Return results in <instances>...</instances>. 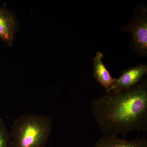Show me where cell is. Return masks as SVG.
Segmentation results:
<instances>
[{
	"mask_svg": "<svg viewBox=\"0 0 147 147\" xmlns=\"http://www.w3.org/2000/svg\"><path fill=\"white\" fill-rule=\"evenodd\" d=\"M92 113L103 135L125 139L129 132L147 130V79L127 90L106 92L91 102Z\"/></svg>",
	"mask_w": 147,
	"mask_h": 147,
	"instance_id": "6da1fadb",
	"label": "cell"
},
{
	"mask_svg": "<svg viewBox=\"0 0 147 147\" xmlns=\"http://www.w3.org/2000/svg\"><path fill=\"white\" fill-rule=\"evenodd\" d=\"M50 116L24 114L12 121L11 147H46L52 131Z\"/></svg>",
	"mask_w": 147,
	"mask_h": 147,
	"instance_id": "7a4b0ae2",
	"label": "cell"
},
{
	"mask_svg": "<svg viewBox=\"0 0 147 147\" xmlns=\"http://www.w3.org/2000/svg\"><path fill=\"white\" fill-rule=\"evenodd\" d=\"M131 35L129 47L141 57L147 54V10L145 5H140L134 9L128 24L122 28Z\"/></svg>",
	"mask_w": 147,
	"mask_h": 147,
	"instance_id": "3957f363",
	"label": "cell"
},
{
	"mask_svg": "<svg viewBox=\"0 0 147 147\" xmlns=\"http://www.w3.org/2000/svg\"><path fill=\"white\" fill-rule=\"evenodd\" d=\"M147 74V65L146 64L135 66L125 69L106 92L129 89L141 82Z\"/></svg>",
	"mask_w": 147,
	"mask_h": 147,
	"instance_id": "277c9868",
	"label": "cell"
},
{
	"mask_svg": "<svg viewBox=\"0 0 147 147\" xmlns=\"http://www.w3.org/2000/svg\"><path fill=\"white\" fill-rule=\"evenodd\" d=\"M17 22L13 14L4 7H0V38L9 46L13 43Z\"/></svg>",
	"mask_w": 147,
	"mask_h": 147,
	"instance_id": "5b68a950",
	"label": "cell"
},
{
	"mask_svg": "<svg viewBox=\"0 0 147 147\" xmlns=\"http://www.w3.org/2000/svg\"><path fill=\"white\" fill-rule=\"evenodd\" d=\"M103 58V54L101 52H98L93 59V77L107 91L111 85L115 82L116 79L111 76L110 72L104 65L102 62Z\"/></svg>",
	"mask_w": 147,
	"mask_h": 147,
	"instance_id": "8992f818",
	"label": "cell"
},
{
	"mask_svg": "<svg viewBox=\"0 0 147 147\" xmlns=\"http://www.w3.org/2000/svg\"><path fill=\"white\" fill-rule=\"evenodd\" d=\"M95 147H147V140L145 137L127 140L118 136L102 135L96 143Z\"/></svg>",
	"mask_w": 147,
	"mask_h": 147,
	"instance_id": "52a82bcc",
	"label": "cell"
},
{
	"mask_svg": "<svg viewBox=\"0 0 147 147\" xmlns=\"http://www.w3.org/2000/svg\"><path fill=\"white\" fill-rule=\"evenodd\" d=\"M11 135L4 120L0 118V147H11Z\"/></svg>",
	"mask_w": 147,
	"mask_h": 147,
	"instance_id": "ba28073f",
	"label": "cell"
}]
</instances>
